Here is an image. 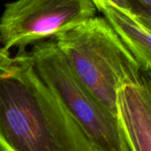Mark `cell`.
<instances>
[{
    "instance_id": "3957f363",
    "label": "cell",
    "mask_w": 151,
    "mask_h": 151,
    "mask_svg": "<svg viewBox=\"0 0 151 151\" xmlns=\"http://www.w3.org/2000/svg\"><path fill=\"white\" fill-rule=\"evenodd\" d=\"M29 52L39 77L80 126L96 151H128L117 117L76 77L53 39L33 45Z\"/></svg>"
},
{
    "instance_id": "9c48e42d",
    "label": "cell",
    "mask_w": 151,
    "mask_h": 151,
    "mask_svg": "<svg viewBox=\"0 0 151 151\" xmlns=\"http://www.w3.org/2000/svg\"><path fill=\"white\" fill-rule=\"evenodd\" d=\"M147 27L151 29V15H135Z\"/></svg>"
},
{
    "instance_id": "8fae6325",
    "label": "cell",
    "mask_w": 151,
    "mask_h": 151,
    "mask_svg": "<svg viewBox=\"0 0 151 151\" xmlns=\"http://www.w3.org/2000/svg\"><path fill=\"white\" fill-rule=\"evenodd\" d=\"M0 151H2V150H1V149H0Z\"/></svg>"
},
{
    "instance_id": "8992f818",
    "label": "cell",
    "mask_w": 151,
    "mask_h": 151,
    "mask_svg": "<svg viewBox=\"0 0 151 151\" xmlns=\"http://www.w3.org/2000/svg\"><path fill=\"white\" fill-rule=\"evenodd\" d=\"M92 1L132 53L140 68L151 72V29L129 11L119 9L104 0Z\"/></svg>"
},
{
    "instance_id": "5b68a950",
    "label": "cell",
    "mask_w": 151,
    "mask_h": 151,
    "mask_svg": "<svg viewBox=\"0 0 151 151\" xmlns=\"http://www.w3.org/2000/svg\"><path fill=\"white\" fill-rule=\"evenodd\" d=\"M117 120L128 151H151V72L140 68L117 91Z\"/></svg>"
},
{
    "instance_id": "6da1fadb",
    "label": "cell",
    "mask_w": 151,
    "mask_h": 151,
    "mask_svg": "<svg viewBox=\"0 0 151 151\" xmlns=\"http://www.w3.org/2000/svg\"><path fill=\"white\" fill-rule=\"evenodd\" d=\"M0 149L96 151L26 50L0 63Z\"/></svg>"
},
{
    "instance_id": "30bf717a",
    "label": "cell",
    "mask_w": 151,
    "mask_h": 151,
    "mask_svg": "<svg viewBox=\"0 0 151 151\" xmlns=\"http://www.w3.org/2000/svg\"><path fill=\"white\" fill-rule=\"evenodd\" d=\"M10 56L11 55H10L9 51H6L3 47H0V63L3 62L4 60H6V59H8Z\"/></svg>"
},
{
    "instance_id": "ba28073f",
    "label": "cell",
    "mask_w": 151,
    "mask_h": 151,
    "mask_svg": "<svg viewBox=\"0 0 151 151\" xmlns=\"http://www.w3.org/2000/svg\"><path fill=\"white\" fill-rule=\"evenodd\" d=\"M104 1L111 4L112 6H114L119 9L131 12V6H130L128 0H104Z\"/></svg>"
},
{
    "instance_id": "7c38bea8",
    "label": "cell",
    "mask_w": 151,
    "mask_h": 151,
    "mask_svg": "<svg viewBox=\"0 0 151 151\" xmlns=\"http://www.w3.org/2000/svg\"><path fill=\"white\" fill-rule=\"evenodd\" d=\"M0 43H1V42H0Z\"/></svg>"
},
{
    "instance_id": "7a4b0ae2",
    "label": "cell",
    "mask_w": 151,
    "mask_h": 151,
    "mask_svg": "<svg viewBox=\"0 0 151 151\" xmlns=\"http://www.w3.org/2000/svg\"><path fill=\"white\" fill-rule=\"evenodd\" d=\"M52 39L76 77L117 117V91L140 67L107 20L95 16Z\"/></svg>"
},
{
    "instance_id": "277c9868",
    "label": "cell",
    "mask_w": 151,
    "mask_h": 151,
    "mask_svg": "<svg viewBox=\"0 0 151 151\" xmlns=\"http://www.w3.org/2000/svg\"><path fill=\"white\" fill-rule=\"evenodd\" d=\"M96 12L92 0H17L0 18V42L6 51L25 50L94 18Z\"/></svg>"
},
{
    "instance_id": "52a82bcc",
    "label": "cell",
    "mask_w": 151,
    "mask_h": 151,
    "mask_svg": "<svg viewBox=\"0 0 151 151\" xmlns=\"http://www.w3.org/2000/svg\"><path fill=\"white\" fill-rule=\"evenodd\" d=\"M134 15H151V0H128Z\"/></svg>"
}]
</instances>
